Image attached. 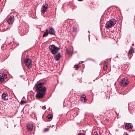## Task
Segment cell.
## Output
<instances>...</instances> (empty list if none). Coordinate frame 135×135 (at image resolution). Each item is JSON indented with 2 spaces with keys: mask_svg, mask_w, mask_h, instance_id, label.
I'll return each instance as SVG.
<instances>
[{
  "mask_svg": "<svg viewBox=\"0 0 135 135\" xmlns=\"http://www.w3.org/2000/svg\"><path fill=\"white\" fill-rule=\"evenodd\" d=\"M57 83L56 78L54 76L39 80L33 89L36 93V99L42 102L47 101L53 92Z\"/></svg>",
  "mask_w": 135,
  "mask_h": 135,
  "instance_id": "5",
  "label": "cell"
},
{
  "mask_svg": "<svg viewBox=\"0 0 135 135\" xmlns=\"http://www.w3.org/2000/svg\"><path fill=\"white\" fill-rule=\"evenodd\" d=\"M39 47L36 44L24 51L22 56L21 65L29 84L32 83L37 76L40 74L36 64Z\"/></svg>",
  "mask_w": 135,
  "mask_h": 135,
  "instance_id": "3",
  "label": "cell"
},
{
  "mask_svg": "<svg viewBox=\"0 0 135 135\" xmlns=\"http://www.w3.org/2000/svg\"><path fill=\"white\" fill-rule=\"evenodd\" d=\"M133 25L134 26V27L135 30V14L134 15L133 18Z\"/></svg>",
  "mask_w": 135,
  "mask_h": 135,
  "instance_id": "18",
  "label": "cell"
},
{
  "mask_svg": "<svg viewBox=\"0 0 135 135\" xmlns=\"http://www.w3.org/2000/svg\"><path fill=\"white\" fill-rule=\"evenodd\" d=\"M79 30V26L76 21L74 19H68L57 27L56 35L59 38L73 42Z\"/></svg>",
  "mask_w": 135,
  "mask_h": 135,
  "instance_id": "6",
  "label": "cell"
},
{
  "mask_svg": "<svg viewBox=\"0 0 135 135\" xmlns=\"http://www.w3.org/2000/svg\"><path fill=\"white\" fill-rule=\"evenodd\" d=\"M117 115L116 112L114 109H107L100 115V120L104 125L109 128L113 125Z\"/></svg>",
  "mask_w": 135,
  "mask_h": 135,
  "instance_id": "9",
  "label": "cell"
},
{
  "mask_svg": "<svg viewBox=\"0 0 135 135\" xmlns=\"http://www.w3.org/2000/svg\"><path fill=\"white\" fill-rule=\"evenodd\" d=\"M15 18L13 13L9 15L1 24V31H4L10 28L13 24Z\"/></svg>",
  "mask_w": 135,
  "mask_h": 135,
  "instance_id": "11",
  "label": "cell"
},
{
  "mask_svg": "<svg viewBox=\"0 0 135 135\" xmlns=\"http://www.w3.org/2000/svg\"><path fill=\"white\" fill-rule=\"evenodd\" d=\"M66 46L65 41L58 37L44 43L38 57L39 70L51 73L60 72L65 62Z\"/></svg>",
  "mask_w": 135,
  "mask_h": 135,
  "instance_id": "1",
  "label": "cell"
},
{
  "mask_svg": "<svg viewBox=\"0 0 135 135\" xmlns=\"http://www.w3.org/2000/svg\"><path fill=\"white\" fill-rule=\"evenodd\" d=\"M93 99V95L89 91L83 93L72 92L65 99V101L69 102L67 107L70 108L80 103H90Z\"/></svg>",
  "mask_w": 135,
  "mask_h": 135,
  "instance_id": "8",
  "label": "cell"
},
{
  "mask_svg": "<svg viewBox=\"0 0 135 135\" xmlns=\"http://www.w3.org/2000/svg\"><path fill=\"white\" fill-rule=\"evenodd\" d=\"M78 0L79 1H83V0Z\"/></svg>",
  "mask_w": 135,
  "mask_h": 135,
  "instance_id": "19",
  "label": "cell"
},
{
  "mask_svg": "<svg viewBox=\"0 0 135 135\" xmlns=\"http://www.w3.org/2000/svg\"><path fill=\"white\" fill-rule=\"evenodd\" d=\"M12 77L7 69H2L0 71V84H3Z\"/></svg>",
  "mask_w": 135,
  "mask_h": 135,
  "instance_id": "14",
  "label": "cell"
},
{
  "mask_svg": "<svg viewBox=\"0 0 135 135\" xmlns=\"http://www.w3.org/2000/svg\"><path fill=\"white\" fill-rule=\"evenodd\" d=\"M123 16L121 10L113 5L108 8L100 19V31L103 36L113 39L117 43L121 36Z\"/></svg>",
  "mask_w": 135,
  "mask_h": 135,
  "instance_id": "2",
  "label": "cell"
},
{
  "mask_svg": "<svg viewBox=\"0 0 135 135\" xmlns=\"http://www.w3.org/2000/svg\"><path fill=\"white\" fill-rule=\"evenodd\" d=\"M56 6L53 0H46L41 8L42 15L46 18H52L55 15Z\"/></svg>",
  "mask_w": 135,
  "mask_h": 135,
  "instance_id": "10",
  "label": "cell"
},
{
  "mask_svg": "<svg viewBox=\"0 0 135 135\" xmlns=\"http://www.w3.org/2000/svg\"><path fill=\"white\" fill-rule=\"evenodd\" d=\"M53 116V113L51 108L47 110L42 116V119L46 122H49L52 119Z\"/></svg>",
  "mask_w": 135,
  "mask_h": 135,
  "instance_id": "15",
  "label": "cell"
},
{
  "mask_svg": "<svg viewBox=\"0 0 135 135\" xmlns=\"http://www.w3.org/2000/svg\"><path fill=\"white\" fill-rule=\"evenodd\" d=\"M110 59H108L103 61L101 63V70L100 74L101 76L110 71Z\"/></svg>",
  "mask_w": 135,
  "mask_h": 135,
  "instance_id": "13",
  "label": "cell"
},
{
  "mask_svg": "<svg viewBox=\"0 0 135 135\" xmlns=\"http://www.w3.org/2000/svg\"><path fill=\"white\" fill-rule=\"evenodd\" d=\"M22 126L24 133L25 134H32L35 129V124L30 121L26 122Z\"/></svg>",
  "mask_w": 135,
  "mask_h": 135,
  "instance_id": "12",
  "label": "cell"
},
{
  "mask_svg": "<svg viewBox=\"0 0 135 135\" xmlns=\"http://www.w3.org/2000/svg\"><path fill=\"white\" fill-rule=\"evenodd\" d=\"M123 127L124 129L128 131H133V126L129 123H126L123 126Z\"/></svg>",
  "mask_w": 135,
  "mask_h": 135,
  "instance_id": "17",
  "label": "cell"
},
{
  "mask_svg": "<svg viewBox=\"0 0 135 135\" xmlns=\"http://www.w3.org/2000/svg\"><path fill=\"white\" fill-rule=\"evenodd\" d=\"M0 116L12 117L17 113L20 103L12 90L1 85L0 89Z\"/></svg>",
  "mask_w": 135,
  "mask_h": 135,
  "instance_id": "4",
  "label": "cell"
},
{
  "mask_svg": "<svg viewBox=\"0 0 135 135\" xmlns=\"http://www.w3.org/2000/svg\"><path fill=\"white\" fill-rule=\"evenodd\" d=\"M118 93L125 95L130 92L135 86V76L123 74L119 77L114 84Z\"/></svg>",
  "mask_w": 135,
  "mask_h": 135,
  "instance_id": "7",
  "label": "cell"
},
{
  "mask_svg": "<svg viewBox=\"0 0 135 135\" xmlns=\"http://www.w3.org/2000/svg\"><path fill=\"white\" fill-rule=\"evenodd\" d=\"M128 109L129 112L132 114L135 112V101L129 102L128 104Z\"/></svg>",
  "mask_w": 135,
  "mask_h": 135,
  "instance_id": "16",
  "label": "cell"
}]
</instances>
